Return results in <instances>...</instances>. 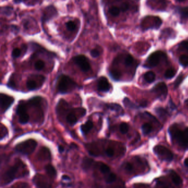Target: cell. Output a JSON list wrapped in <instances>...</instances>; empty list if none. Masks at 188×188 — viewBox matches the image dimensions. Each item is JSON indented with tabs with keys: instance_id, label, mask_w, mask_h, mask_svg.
I'll use <instances>...</instances> for the list:
<instances>
[{
	"instance_id": "cell-34",
	"label": "cell",
	"mask_w": 188,
	"mask_h": 188,
	"mask_svg": "<svg viewBox=\"0 0 188 188\" xmlns=\"http://www.w3.org/2000/svg\"><path fill=\"white\" fill-rule=\"evenodd\" d=\"M156 111L161 117H165L167 115V111L163 108H157L156 109Z\"/></svg>"
},
{
	"instance_id": "cell-46",
	"label": "cell",
	"mask_w": 188,
	"mask_h": 188,
	"mask_svg": "<svg viewBox=\"0 0 188 188\" xmlns=\"http://www.w3.org/2000/svg\"><path fill=\"white\" fill-rule=\"evenodd\" d=\"M63 150H64V148L62 146H60L59 147V152H63Z\"/></svg>"
},
{
	"instance_id": "cell-49",
	"label": "cell",
	"mask_w": 188,
	"mask_h": 188,
	"mask_svg": "<svg viewBox=\"0 0 188 188\" xmlns=\"http://www.w3.org/2000/svg\"><path fill=\"white\" fill-rule=\"evenodd\" d=\"M186 104H187V105H188V99H187V100H186Z\"/></svg>"
},
{
	"instance_id": "cell-42",
	"label": "cell",
	"mask_w": 188,
	"mask_h": 188,
	"mask_svg": "<svg viewBox=\"0 0 188 188\" xmlns=\"http://www.w3.org/2000/svg\"><path fill=\"white\" fill-rule=\"evenodd\" d=\"M179 48L188 51V41H182L179 46Z\"/></svg>"
},
{
	"instance_id": "cell-14",
	"label": "cell",
	"mask_w": 188,
	"mask_h": 188,
	"mask_svg": "<svg viewBox=\"0 0 188 188\" xmlns=\"http://www.w3.org/2000/svg\"><path fill=\"white\" fill-rule=\"evenodd\" d=\"M36 157L40 161H48L51 158L50 151L47 147H41L38 152Z\"/></svg>"
},
{
	"instance_id": "cell-2",
	"label": "cell",
	"mask_w": 188,
	"mask_h": 188,
	"mask_svg": "<svg viewBox=\"0 0 188 188\" xmlns=\"http://www.w3.org/2000/svg\"><path fill=\"white\" fill-rule=\"evenodd\" d=\"M169 134L172 139L174 140L181 147L184 149L188 148V128L181 130L176 124L171 126L169 129Z\"/></svg>"
},
{
	"instance_id": "cell-10",
	"label": "cell",
	"mask_w": 188,
	"mask_h": 188,
	"mask_svg": "<svg viewBox=\"0 0 188 188\" xmlns=\"http://www.w3.org/2000/svg\"><path fill=\"white\" fill-rule=\"evenodd\" d=\"M164 55V54L160 51L154 52L149 56L147 59V65L145 66H147V67L148 68H153L156 66L159 63L161 58Z\"/></svg>"
},
{
	"instance_id": "cell-1",
	"label": "cell",
	"mask_w": 188,
	"mask_h": 188,
	"mask_svg": "<svg viewBox=\"0 0 188 188\" xmlns=\"http://www.w3.org/2000/svg\"><path fill=\"white\" fill-rule=\"evenodd\" d=\"M27 172L26 166L21 160L18 159L14 165L3 174L1 177L2 183L4 185L10 183L16 178L26 176Z\"/></svg>"
},
{
	"instance_id": "cell-24",
	"label": "cell",
	"mask_w": 188,
	"mask_h": 188,
	"mask_svg": "<svg viewBox=\"0 0 188 188\" xmlns=\"http://www.w3.org/2000/svg\"><path fill=\"white\" fill-rule=\"evenodd\" d=\"M26 85H27V88L29 90H31V91L35 90L38 87V85H37L36 82L33 80H28Z\"/></svg>"
},
{
	"instance_id": "cell-45",
	"label": "cell",
	"mask_w": 188,
	"mask_h": 188,
	"mask_svg": "<svg viewBox=\"0 0 188 188\" xmlns=\"http://www.w3.org/2000/svg\"><path fill=\"white\" fill-rule=\"evenodd\" d=\"M125 169L126 171L130 172L132 171L133 169V164H131L130 163H126L125 165Z\"/></svg>"
},
{
	"instance_id": "cell-31",
	"label": "cell",
	"mask_w": 188,
	"mask_h": 188,
	"mask_svg": "<svg viewBox=\"0 0 188 188\" xmlns=\"http://www.w3.org/2000/svg\"><path fill=\"white\" fill-rule=\"evenodd\" d=\"M179 13L181 14V16L184 18H188V6L185 7L181 8L179 10Z\"/></svg>"
},
{
	"instance_id": "cell-38",
	"label": "cell",
	"mask_w": 188,
	"mask_h": 188,
	"mask_svg": "<svg viewBox=\"0 0 188 188\" xmlns=\"http://www.w3.org/2000/svg\"><path fill=\"white\" fill-rule=\"evenodd\" d=\"M21 54V50L18 48L14 49L12 53V56L13 58H18Z\"/></svg>"
},
{
	"instance_id": "cell-6",
	"label": "cell",
	"mask_w": 188,
	"mask_h": 188,
	"mask_svg": "<svg viewBox=\"0 0 188 188\" xmlns=\"http://www.w3.org/2000/svg\"><path fill=\"white\" fill-rule=\"evenodd\" d=\"M155 154L162 161L171 162L173 159V154L167 147L162 145H157L153 148Z\"/></svg>"
},
{
	"instance_id": "cell-36",
	"label": "cell",
	"mask_w": 188,
	"mask_h": 188,
	"mask_svg": "<svg viewBox=\"0 0 188 188\" xmlns=\"http://www.w3.org/2000/svg\"><path fill=\"white\" fill-rule=\"evenodd\" d=\"M66 25L67 29L70 31H74L75 28H76V25L75 24V22L73 21H70L67 22V23L66 24Z\"/></svg>"
},
{
	"instance_id": "cell-30",
	"label": "cell",
	"mask_w": 188,
	"mask_h": 188,
	"mask_svg": "<svg viewBox=\"0 0 188 188\" xmlns=\"http://www.w3.org/2000/svg\"><path fill=\"white\" fill-rule=\"evenodd\" d=\"M12 188H29V186L27 183L18 182L13 185Z\"/></svg>"
},
{
	"instance_id": "cell-5",
	"label": "cell",
	"mask_w": 188,
	"mask_h": 188,
	"mask_svg": "<svg viewBox=\"0 0 188 188\" xmlns=\"http://www.w3.org/2000/svg\"><path fill=\"white\" fill-rule=\"evenodd\" d=\"M86 113V109L82 108L71 109L66 116V121L71 125H74L78 121V118L85 116Z\"/></svg>"
},
{
	"instance_id": "cell-17",
	"label": "cell",
	"mask_w": 188,
	"mask_h": 188,
	"mask_svg": "<svg viewBox=\"0 0 188 188\" xmlns=\"http://www.w3.org/2000/svg\"><path fill=\"white\" fill-rule=\"evenodd\" d=\"M96 166L98 167L99 171H101V173L103 174L105 176H106V175L110 173V168L106 164L101 162H99V163H96Z\"/></svg>"
},
{
	"instance_id": "cell-40",
	"label": "cell",
	"mask_w": 188,
	"mask_h": 188,
	"mask_svg": "<svg viewBox=\"0 0 188 188\" xmlns=\"http://www.w3.org/2000/svg\"><path fill=\"white\" fill-rule=\"evenodd\" d=\"M183 80V77L182 75H181V76H179V77H178V78L176 80V81L174 82V88H176L177 87H178L182 82Z\"/></svg>"
},
{
	"instance_id": "cell-39",
	"label": "cell",
	"mask_w": 188,
	"mask_h": 188,
	"mask_svg": "<svg viewBox=\"0 0 188 188\" xmlns=\"http://www.w3.org/2000/svg\"><path fill=\"white\" fill-rule=\"evenodd\" d=\"M105 153H106V156L108 157H113L114 155L115 152H114V150L113 148H112L110 147H108L106 150Z\"/></svg>"
},
{
	"instance_id": "cell-16",
	"label": "cell",
	"mask_w": 188,
	"mask_h": 188,
	"mask_svg": "<svg viewBox=\"0 0 188 188\" xmlns=\"http://www.w3.org/2000/svg\"><path fill=\"white\" fill-rule=\"evenodd\" d=\"M93 128V123L91 120L87 121L86 123L81 126V130L83 134L86 135Z\"/></svg>"
},
{
	"instance_id": "cell-26",
	"label": "cell",
	"mask_w": 188,
	"mask_h": 188,
	"mask_svg": "<svg viewBox=\"0 0 188 188\" xmlns=\"http://www.w3.org/2000/svg\"><path fill=\"white\" fill-rule=\"evenodd\" d=\"M176 70L173 68H169L167 70L166 73H164V76L167 79H171L175 76L176 74Z\"/></svg>"
},
{
	"instance_id": "cell-9",
	"label": "cell",
	"mask_w": 188,
	"mask_h": 188,
	"mask_svg": "<svg viewBox=\"0 0 188 188\" xmlns=\"http://www.w3.org/2000/svg\"><path fill=\"white\" fill-rule=\"evenodd\" d=\"M16 113L19 117V123L22 124H25L29 121L30 117L27 113L26 106L24 104H19L17 106Z\"/></svg>"
},
{
	"instance_id": "cell-3",
	"label": "cell",
	"mask_w": 188,
	"mask_h": 188,
	"mask_svg": "<svg viewBox=\"0 0 188 188\" xmlns=\"http://www.w3.org/2000/svg\"><path fill=\"white\" fill-rule=\"evenodd\" d=\"M77 87V83L68 76L62 75L59 78L58 90L60 93H68L71 92Z\"/></svg>"
},
{
	"instance_id": "cell-44",
	"label": "cell",
	"mask_w": 188,
	"mask_h": 188,
	"mask_svg": "<svg viewBox=\"0 0 188 188\" xmlns=\"http://www.w3.org/2000/svg\"><path fill=\"white\" fill-rule=\"evenodd\" d=\"M129 8V5L128 4V3H123L121 5L120 9L123 12H126L128 11V9Z\"/></svg>"
},
{
	"instance_id": "cell-15",
	"label": "cell",
	"mask_w": 188,
	"mask_h": 188,
	"mask_svg": "<svg viewBox=\"0 0 188 188\" xmlns=\"http://www.w3.org/2000/svg\"><path fill=\"white\" fill-rule=\"evenodd\" d=\"M56 14H57V11L56 10L55 8L53 7V6H50L46 8L45 11L44 13L43 21L44 22L47 21L51 18H52V17H53Z\"/></svg>"
},
{
	"instance_id": "cell-37",
	"label": "cell",
	"mask_w": 188,
	"mask_h": 188,
	"mask_svg": "<svg viewBox=\"0 0 188 188\" xmlns=\"http://www.w3.org/2000/svg\"><path fill=\"white\" fill-rule=\"evenodd\" d=\"M123 102H124V104L125 105V106H128L131 108H134L136 107L135 104L132 103L129 99H128V98H125V99H124Z\"/></svg>"
},
{
	"instance_id": "cell-32",
	"label": "cell",
	"mask_w": 188,
	"mask_h": 188,
	"mask_svg": "<svg viewBox=\"0 0 188 188\" xmlns=\"http://www.w3.org/2000/svg\"><path fill=\"white\" fill-rule=\"evenodd\" d=\"M44 66H45V63L43 61L41 60H38L36 61L34 65L35 69L37 70H42L44 67Z\"/></svg>"
},
{
	"instance_id": "cell-33",
	"label": "cell",
	"mask_w": 188,
	"mask_h": 188,
	"mask_svg": "<svg viewBox=\"0 0 188 188\" xmlns=\"http://www.w3.org/2000/svg\"><path fill=\"white\" fill-rule=\"evenodd\" d=\"M8 130L7 128L5 127V126L1 124V129H0V135H1V139L2 140L3 138H5L6 135H7Z\"/></svg>"
},
{
	"instance_id": "cell-4",
	"label": "cell",
	"mask_w": 188,
	"mask_h": 188,
	"mask_svg": "<svg viewBox=\"0 0 188 188\" xmlns=\"http://www.w3.org/2000/svg\"><path fill=\"white\" fill-rule=\"evenodd\" d=\"M37 146V142L33 139H29L21 142L16 146V149L18 152L23 154H31L34 152Z\"/></svg>"
},
{
	"instance_id": "cell-41",
	"label": "cell",
	"mask_w": 188,
	"mask_h": 188,
	"mask_svg": "<svg viewBox=\"0 0 188 188\" xmlns=\"http://www.w3.org/2000/svg\"><path fill=\"white\" fill-rule=\"evenodd\" d=\"M91 55L92 56L93 58H98L100 55V52L97 49H92L91 51Z\"/></svg>"
},
{
	"instance_id": "cell-47",
	"label": "cell",
	"mask_w": 188,
	"mask_h": 188,
	"mask_svg": "<svg viewBox=\"0 0 188 188\" xmlns=\"http://www.w3.org/2000/svg\"><path fill=\"white\" fill-rule=\"evenodd\" d=\"M184 165L188 167V158L185 159V161H184Z\"/></svg>"
},
{
	"instance_id": "cell-20",
	"label": "cell",
	"mask_w": 188,
	"mask_h": 188,
	"mask_svg": "<svg viewBox=\"0 0 188 188\" xmlns=\"http://www.w3.org/2000/svg\"><path fill=\"white\" fill-rule=\"evenodd\" d=\"M93 166H94V161L91 158H86L83 159L82 162V168L85 171L90 169Z\"/></svg>"
},
{
	"instance_id": "cell-18",
	"label": "cell",
	"mask_w": 188,
	"mask_h": 188,
	"mask_svg": "<svg viewBox=\"0 0 188 188\" xmlns=\"http://www.w3.org/2000/svg\"><path fill=\"white\" fill-rule=\"evenodd\" d=\"M170 175L171 176L172 181L175 185L177 186H180L182 184V179L181 178V176H179L176 172L171 171Z\"/></svg>"
},
{
	"instance_id": "cell-22",
	"label": "cell",
	"mask_w": 188,
	"mask_h": 188,
	"mask_svg": "<svg viewBox=\"0 0 188 188\" xmlns=\"http://www.w3.org/2000/svg\"><path fill=\"white\" fill-rule=\"evenodd\" d=\"M110 75L113 80L118 81L120 80L121 76L120 71L118 70H112L110 71Z\"/></svg>"
},
{
	"instance_id": "cell-7",
	"label": "cell",
	"mask_w": 188,
	"mask_h": 188,
	"mask_svg": "<svg viewBox=\"0 0 188 188\" xmlns=\"http://www.w3.org/2000/svg\"><path fill=\"white\" fill-rule=\"evenodd\" d=\"M73 61L83 72H88L91 68L89 60L85 55H78L76 56L73 58Z\"/></svg>"
},
{
	"instance_id": "cell-29",
	"label": "cell",
	"mask_w": 188,
	"mask_h": 188,
	"mask_svg": "<svg viewBox=\"0 0 188 188\" xmlns=\"http://www.w3.org/2000/svg\"><path fill=\"white\" fill-rule=\"evenodd\" d=\"M129 125H128L127 123H122L120 125L119 129H120V131L121 134H125L128 133V131H129Z\"/></svg>"
},
{
	"instance_id": "cell-8",
	"label": "cell",
	"mask_w": 188,
	"mask_h": 188,
	"mask_svg": "<svg viewBox=\"0 0 188 188\" xmlns=\"http://www.w3.org/2000/svg\"><path fill=\"white\" fill-rule=\"evenodd\" d=\"M33 181L38 188H53L50 181L42 174H37L33 178Z\"/></svg>"
},
{
	"instance_id": "cell-27",
	"label": "cell",
	"mask_w": 188,
	"mask_h": 188,
	"mask_svg": "<svg viewBox=\"0 0 188 188\" xmlns=\"http://www.w3.org/2000/svg\"><path fill=\"white\" fill-rule=\"evenodd\" d=\"M179 63L184 67H186L188 66V56L186 55H182L180 56Z\"/></svg>"
},
{
	"instance_id": "cell-11",
	"label": "cell",
	"mask_w": 188,
	"mask_h": 188,
	"mask_svg": "<svg viewBox=\"0 0 188 188\" xmlns=\"http://www.w3.org/2000/svg\"><path fill=\"white\" fill-rule=\"evenodd\" d=\"M0 101H1V108L2 113L6 111L14 102V98L12 96H10L6 94L1 93L0 94Z\"/></svg>"
},
{
	"instance_id": "cell-12",
	"label": "cell",
	"mask_w": 188,
	"mask_h": 188,
	"mask_svg": "<svg viewBox=\"0 0 188 188\" xmlns=\"http://www.w3.org/2000/svg\"><path fill=\"white\" fill-rule=\"evenodd\" d=\"M152 92H154L158 98H165L168 93V89L165 83L160 82L153 87Z\"/></svg>"
},
{
	"instance_id": "cell-48",
	"label": "cell",
	"mask_w": 188,
	"mask_h": 188,
	"mask_svg": "<svg viewBox=\"0 0 188 188\" xmlns=\"http://www.w3.org/2000/svg\"><path fill=\"white\" fill-rule=\"evenodd\" d=\"M63 179H68V180H70V178L68 177V176H63Z\"/></svg>"
},
{
	"instance_id": "cell-23",
	"label": "cell",
	"mask_w": 188,
	"mask_h": 188,
	"mask_svg": "<svg viewBox=\"0 0 188 188\" xmlns=\"http://www.w3.org/2000/svg\"><path fill=\"white\" fill-rule=\"evenodd\" d=\"M152 126L148 123H145L142 126V133L144 135H147L150 134L152 131Z\"/></svg>"
},
{
	"instance_id": "cell-13",
	"label": "cell",
	"mask_w": 188,
	"mask_h": 188,
	"mask_svg": "<svg viewBox=\"0 0 188 188\" xmlns=\"http://www.w3.org/2000/svg\"><path fill=\"white\" fill-rule=\"evenodd\" d=\"M97 88L101 92H107L110 90V85L106 78L105 77H101L99 78L98 81Z\"/></svg>"
},
{
	"instance_id": "cell-25",
	"label": "cell",
	"mask_w": 188,
	"mask_h": 188,
	"mask_svg": "<svg viewBox=\"0 0 188 188\" xmlns=\"http://www.w3.org/2000/svg\"><path fill=\"white\" fill-rule=\"evenodd\" d=\"M116 179V176L115 174L113 173H110L106 176H105V181L107 183H112L115 181Z\"/></svg>"
},
{
	"instance_id": "cell-50",
	"label": "cell",
	"mask_w": 188,
	"mask_h": 188,
	"mask_svg": "<svg viewBox=\"0 0 188 188\" xmlns=\"http://www.w3.org/2000/svg\"></svg>"
},
{
	"instance_id": "cell-28",
	"label": "cell",
	"mask_w": 188,
	"mask_h": 188,
	"mask_svg": "<svg viewBox=\"0 0 188 188\" xmlns=\"http://www.w3.org/2000/svg\"><path fill=\"white\" fill-rule=\"evenodd\" d=\"M109 12L113 16L116 17V16H118L119 15V13H120V9L118 7L113 6V7H111L109 8Z\"/></svg>"
},
{
	"instance_id": "cell-43",
	"label": "cell",
	"mask_w": 188,
	"mask_h": 188,
	"mask_svg": "<svg viewBox=\"0 0 188 188\" xmlns=\"http://www.w3.org/2000/svg\"><path fill=\"white\" fill-rule=\"evenodd\" d=\"M110 108H111L113 110H116V111L122 110V108H121V106L118 104H111L110 105Z\"/></svg>"
},
{
	"instance_id": "cell-21",
	"label": "cell",
	"mask_w": 188,
	"mask_h": 188,
	"mask_svg": "<svg viewBox=\"0 0 188 188\" xmlns=\"http://www.w3.org/2000/svg\"><path fill=\"white\" fill-rule=\"evenodd\" d=\"M144 78L148 83H152L156 78V75L153 72L149 71L146 73L144 75Z\"/></svg>"
},
{
	"instance_id": "cell-19",
	"label": "cell",
	"mask_w": 188,
	"mask_h": 188,
	"mask_svg": "<svg viewBox=\"0 0 188 188\" xmlns=\"http://www.w3.org/2000/svg\"><path fill=\"white\" fill-rule=\"evenodd\" d=\"M46 173L51 178H54L56 176L57 172L55 168L51 164H48L45 167Z\"/></svg>"
},
{
	"instance_id": "cell-35",
	"label": "cell",
	"mask_w": 188,
	"mask_h": 188,
	"mask_svg": "<svg viewBox=\"0 0 188 188\" xmlns=\"http://www.w3.org/2000/svg\"><path fill=\"white\" fill-rule=\"evenodd\" d=\"M134 63V58L131 55H128L125 59V65L126 66L131 65Z\"/></svg>"
}]
</instances>
